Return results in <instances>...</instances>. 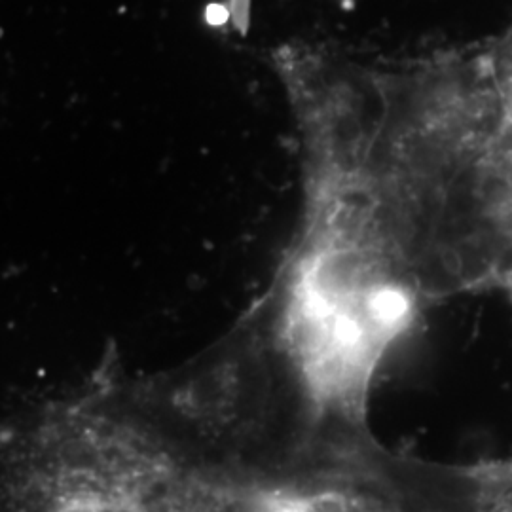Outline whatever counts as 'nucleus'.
I'll return each instance as SVG.
<instances>
[{
  "label": "nucleus",
  "instance_id": "obj_1",
  "mask_svg": "<svg viewBox=\"0 0 512 512\" xmlns=\"http://www.w3.org/2000/svg\"><path fill=\"white\" fill-rule=\"evenodd\" d=\"M73 401L103 471L122 484L167 475L298 497L378 440L368 414L330 399L268 294L194 359L148 376L107 363Z\"/></svg>",
  "mask_w": 512,
  "mask_h": 512
},
{
  "label": "nucleus",
  "instance_id": "obj_2",
  "mask_svg": "<svg viewBox=\"0 0 512 512\" xmlns=\"http://www.w3.org/2000/svg\"><path fill=\"white\" fill-rule=\"evenodd\" d=\"M467 465L395 452L378 442L311 494L289 497L287 512H471Z\"/></svg>",
  "mask_w": 512,
  "mask_h": 512
},
{
  "label": "nucleus",
  "instance_id": "obj_3",
  "mask_svg": "<svg viewBox=\"0 0 512 512\" xmlns=\"http://www.w3.org/2000/svg\"><path fill=\"white\" fill-rule=\"evenodd\" d=\"M482 55L497 92L512 107V27L503 37L492 42Z\"/></svg>",
  "mask_w": 512,
  "mask_h": 512
},
{
  "label": "nucleus",
  "instance_id": "obj_4",
  "mask_svg": "<svg viewBox=\"0 0 512 512\" xmlns=\"http://www.w3.org/2000/svg\"><path fill=\"white\" fill-rule=\"evenodd\" d=\"M503 482H505L507 499L512 507V458L503 459Z\"/></svg>",
  "mask_w": 512,
  "mask_h": 512
},
{
  "label": "nucleus",
  "instance_id": "obj_5",
  "mask_svg": "<svg viewBox=\"0 0 512 512\" xmlns=\"http://www.w3.org/2000/svg\"><path fill=\"white\" fill-rule=\"evenodd\" d=\"M476 471H478V465H476ZM480 478V476H478ZM480 497H482V486H480ZM482 509H484V505H482Z\"/></svg>",
  "mask_w": 512,
  "mask_h": 512
}]
</instances>
